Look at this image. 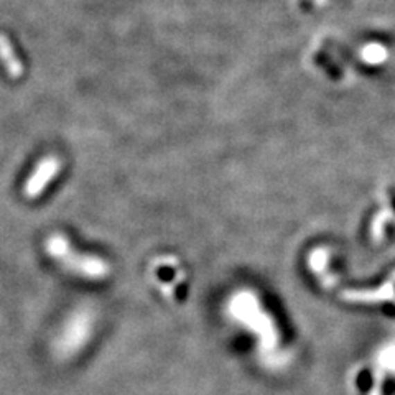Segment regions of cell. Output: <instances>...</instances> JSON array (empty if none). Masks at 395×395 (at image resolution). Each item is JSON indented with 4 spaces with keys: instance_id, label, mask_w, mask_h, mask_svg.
<instances>
[{
    "instance_id": "277c9868",
    "label": "cell",
    "mask_w": 395,
    "mask_h": 395,
    "mask_svg": "<svg viewBox=\"0 0 395 395\" xmlns=\"http://www.w3.org/2000/svg\"><path fill=\"white\" fill-rule=\"evenodd\" d=\"M341 298L348 303H354V305L356 303L358 305H382L385 301L395 303V270L379 287L344 290L341 293Z\"/></svg>"
},
{
    "instance_id": "6da1fadb",
    "label": "cell",
    "mask_w": 395,
    "mask_h": 395,
    "mask_svg": "<svg viewBox=\"0 0 395 395\" xmlns=\"http://www.w3.org/2000/svg\"><path fill=\"white\" fill-rule=\"evenodd\" d=\"M227 313L234 322L252 331L258 340V351L272 366L280 361V333L274 316L262 306L261 298L249 290H240L227 301Z\"/></svg>"
},
{
    "instance_id": "7a4b0ae2",
    "label": "cell",
    "mask_w": 395,
    "mask_h": 395,
    "mask_svg": "<svg viewBox=\"0 0 395 395\" xmlns=\"http://www.w3.org/2000/svg\"><path fill=\"white\" fill-rule=\"evenodd\" d=\"M48 256L55 258L63 269L87 280H104L111 274V265L98 256L79 254L63 234H51L46 239Z\"/></svg>"
},
{
    "instance_id": "ba28073f",
    "label": "cell",
    "mask_w": 395,
    "mask_h": 395,
    "mask_svg": "<svg viewBox=\"0 0 395 395\" xmlns=\"http://www.w3.org/2000/svg\"><path fill=\"white\" fill-rule=\"evenodd\" d=\"M361 58L366 63L379 64L387 58V50H385V46L379 45V43H369L361 50Z\"/></svg>"
},
{
    "instance_id": "52a82bcc",
    "label": "cell",
    "mask_w": 395,
    "mask_h": 395,
    "mask_svg": "<svg viewBox=\"0 0 395 395\" xmlns=\"http://www.w3.org/2000/svg\"><path fill=\"white\" fill-rule=\"evenodd\" d=\"M328 262H329V252L326 249H315L308 257L310 269L313 270L315 274L319 275V279L323 280L324 285H333L335 280H333L331 272H328Z\"/></svg>"
},
{
    "instance_id": "3957f363",
    "label": "cell",
    "mask_w": 395,
    "mask_h": 395,
    "mask_svg": "<svg viewBox=\"0 0 395 395\" xmlns=\"http://www.w3.org/2000/svg\"><path fill=\"white\" fill-rule=\"evenodd\" d=\"M61 166H63V164L55 155H48L42 161H38L32 175H30L24 184V196L28 198V200H37L46 190L50 182L58 177Z\"/></svg>"
},
{
    "instance_id": "8992f818",
    "label": "cell",
    "mask_w": 395,
    "mask_h": 395,
    "mask_svg": "<svg viewBox=\"0 0 395 395\" xmlns=\"http://www.w3.org/2000/svg\"><path fill=\"white\" fill-rule=\"evenodd\" d=\"M0 61L6 66V71L10 78L19 79L24 74V66H21L19 56H17L15 48H13L7 35L2 33H0Z\"/></svg>"
},
{
    "instance_id": "5b68a950",
    "label": "cell",
    "mask_w": 395,
    "mask_h": 395,
    "mask_svg": "<svg viewBox=\"0 0 395 395\" xmlns=\"http://www.w3.org/2000/svg\"><path fill=\"white\" fill-rule=\"evenodd\" d=\"M387 374H395V344L385 346L379 351L374 364V374H372V389L367 395H382L384 380Z\"/></svg>"
}]
</instances>
